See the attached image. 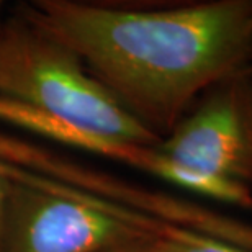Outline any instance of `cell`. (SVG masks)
Instances as JSON below:
<instances>
[{"label": "cell", "mask_w": 252, "mask_h": 252, "mask_svg": "<svg viewBox=\"0 0 252 252\" xmlns=\"http://www.w3.org/2000/svg\"><path fill=\"white\" fill-rule=\"evenodd\" d=\"M17 13L79 56L128 112L160 138L196 95L239 72L252 49V2L129 10L33 0Z\"/></svg>", "instance_id": "6da1fadb"}, {"label": "cell", "mask_w": 252, "mask_h": 252, "mask_svg": "<svg viewBox=\"0 0 252 252\" xmlns=\"http://www.w3.org/2000/svg\"><path fill=\"white\" fill-rule=\"evenodd\" d=\"M0 95L115 143L156 148L162 141L77 54L18 13L0 25Z\"/></svg>", "instance_id": "7a4b0ae2"}, {"label": "cell", "mask_w": 252, "mask_h": 252, "mask_svg": "<svg viewBox=\"0 0 252 252\" xmlns=\"http://www.w3.org/2000/svg\"><path fill=\"white\" fill-rule=\"evenodd\" d=\"M165 226L95 195L69 196L10 184L2 252H102L154 239Z\"/></svg>", "instance_id": "3957f363"}, {"label": "cell", "mask_w": 252, "mask_h": 252, "mask_svg": "<svg viewBox=\"0 0 252 252\" xmlns=\"http://www.w3.org/2000/svg\"><path fill=\"white\" fill-rule=\"evenodd\" d=\"M241 72V70H239ZM236 72L162 139L169 159L218 177L252 182V75Z\"/></svg>", "instance_id": "277c9868"}, {"label": "cell", "mask_w": 252, "mask_h": 252, "mask_svg": "<svg viewBox=\"0 0 252 252\" xmlns=\"http://www.w3.org/2000/svg\"><path fill=\"white\" fill-rule=\"evenodd\" d=\"M0 122L22 128L23 131L33 133L36 136H43L46 139L56 141L63 146L80 149L84 153H90L95 156L120 162H128L133 165L139 146L115 143L100 136L90 134L87 131L77 129L74 126L53 118L49 115L38 112L28 105H23L15 100L5 98L0 95Z\"/></svg>", "instance_id": "5b68a950"}, {"label": "cell", "mask_w": 252, "mask_h": 252, "mask_svg": "<svg viewBox=\"0 0 252 252\" xmlns=\"http://www.w3.org/2000/svg\"><path fill=\"white\" fill-rule=\"evenodd\" d=\"M138 169L153 174L154 177L174 187L193 191L196 195L223 201V203L252 210V191L248 185L175 162L160 153L158 146L144 149Z\"/></svg>", "instance_id": "8992f818"}, {"label": "cell", "mask_w": 252, "mask_h": 252, "mask_svg": "<svg viewBox=\"0 0 252 252\" xmlns=\"http://www.w3.org/2000/svg\"><path fill=\"white\" fill-rule=\"evenodd\" d=\"M158 252H249L211 236L167 224L156 238Z\"/></svg>", "instance_id": "52a82bcc"}, {"label": "cell", "mask_w": 252, "mask_h": 252, "mask_svg": "<svg viewBox=\"0 0 252 252\" xmlns=\"http://www.w3.org/2000/svg\"><path fill=\"white\" fill-rule=\"evenodd\" d=\"M102 252H158L156 251V238L154 239H138L133 243H126L122 246L105 249Z\"/></svg>", "instance_id": "ba28073f"}, {"label": "cell", "mask_w": 252, "mask_h": 252, "mask_svg": "<svg viewBox=\"0 0 252 252\" xmlns=\"http://www.w3.org/2000/svg\"><path fill=\"white\" fill-rule=\"evenodd\" d=\"M10 184L3 177H0V252L3 246V231H5V216H7Z\"/></svg>", "instance_id": "9c48e42d"}, {"label": "cell", "mask_w": 252, "mask_h": 252, "mask_svg": "<svg viewBox=\"0 0 252 252\" xmlns=\"http://www.w3.org/2000/svg\"><path fill=\"white\" fill-rule=\"evenodd\" d=\"M0 12H2V2H0ZM0 25H2V18H0Z\"/></svg>", "instance_id": "30bf717a"}]
</instances>
